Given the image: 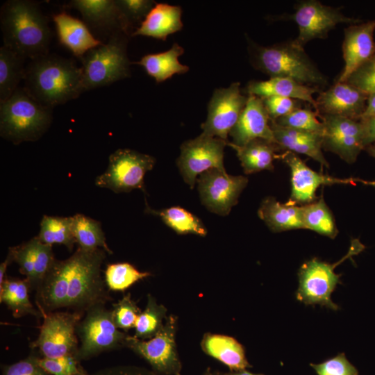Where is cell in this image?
<instances>
[{
	"mask_svg": "<svg viewBox=\"0 0 375 375\" xmlns=\"http://www.w3.org/2000/svg\"><path fill=\"white\" fill-rule=\"evenodd\" d=\"M53 20L60 44L80 59L90 49L103 43L92 35L83 21L65 11L53 15Z\"/></svg>",
	"mask_w": 375,
	"mask_h": 375,
	"instance_id": "cell-24",
	"label": "cell"
},
{
	"mask_svg": "<svg viewBox=\"0 0 375 375\" xmlns=\"http://www.w3.org/2000/svg\"><path fill=\"white\" fill-rule=\"evenodd\" d=\"M180 6L156 3L131 36L142 35L165 40L170 34L183 28Z\"/></svg>",
	"mask_w": 375,
	"mask_h": 375,
	"instance_id": "cell-26",
	"label": "cell"
},
{
	"mask_svg": "<svg viewBox=\"0 0 375 375\" xmlns=\"http://www.w3.org/2000/svg\"><path fill=\"white\" fill-rule=\"evenodd\" d=\"M365 150L368 154L375 158V144H370L365 147Z\"/></svg>",
	"mask_w": 375,
	"mask_h": 375,
	"instance_id": "cell-54",
	"label": "cell"
},
{
	"mask_svg": "<svg viewBox=\"0 0 375 375\" xmlns=\"http://www.w3.org/2000/svg\"><path fill=\"white\" fill-rule=\"evenodd\" d=\"M202 204L210 212L226 216L238 203V198L248 183L243 176H231L226 170L213 168L197 179Z\"/></svg>",
	"mask_w": 375,
	"mask_h": 375,
	"instance_id": "cell-15",
	"label": "cell"
},
{
	"mask_svg": "<svg viewBox=\"0 0 375 375\" xmlns=\"http://www.w3.org/2000/svg\"><path fill=\"white\" fill-rule=\"evenodd\" d=\"M270 127L276 142L283 151L306 155L321 165L329 167L322 153L323 135L285 127L273 120H270Z\"/></svg>",
	"mask_w": 375,
	"mask_h": 375,
	"instance_id": "cell-23",
	"label": "cell"
},
{
	"mask_svg": "<svg viewBox=\"0 0 375 375\" xmlns=\"http://www.w3.org/2000/svg\"><path fill=\"white\" fill-rule=\"evenodd\" d=\"M282 159L289 167L291 172V194L288 203L306 205L317 199L316 192L321 185L334 184L357 183L375 188V181H365L358 178H337L315 172L310 168L296 153L284 151L281 153Z\"/></svg>",
	"mask_w": 375,
	"mask_h": 375,
	"instance_id": "cell-16",
	"label": "cell"
},
{
	"mask_svg": "<svg viewBox=\"0 0 375 375\" xmlns=\"http://www.w3.org/2000/svg\"><path fill=\"white\" fill-rule=\"evenodd\" d=\"M301 206L304 228L332 239L336 237L338 230L335 219L323 196L310 203Z\"/></svg>",
	"mask_w": 375,
	"mask_h": 375,
	"instance_id": "cell-33",
	"label": "cell"
},
{
	"mask_svg": "<svg viewBox=\"0 0 375 375\" xmlns=\"http://www.w3.org/2000/svg\"><path fill=\"white\" fill-rule=\"evenodd\" d=\"M270 120L276 121L299 108V101L285 97L272 96L262 98Z\"/></svg>",
	"mask_w": 375,
	"mask_h": 375,
	"instance_id": "cell-47",
	"label": "cell"
},
{
	"mask_svg": "<svg viewBox=\"0 0 375 375\" xmlns=\"http://www.w3.org/2000/svg\"><path fill=\"white\" fill-rule=\"evenodd\" d=\"M12 253L8 251L5 260L0 265V285L3 283L6 278V272L8 267L13 262Z\"/></svg>",
	"mask_w": 375,
	"mask_h": 375,
	"instance_id": "cell-52",
	"label": "cell"
},
{
	"mask_svg": "<svg viewBox=\"0 0 375 375\" xmlns=\"http://www.w3.org/2000/svg\"><path fill=\"white\" fill-rule=\"evenodd\" d=\"M72 221L73 234L78 248L83 250L102 249L109 254L112 253L99 222L82 214L72 216Z\"/></svg>",
	"mask_w": 375,
	"mask_h": 375,
	"instance_id": "cell-34",
	"label": "cell"
},
{
	"mask_svg": "<svg viewBox=\"0 0 375 375\" xmlns=\"http://www.w3.org/2000/svg\"><path fill=\"white\" fill-rule=\"evenodd\" d=\"M40 312L42 323L37 339L30 343L32 351L44 358L76 356L79 346L76 327L83 315L74 311Z\"/></svg>",
	"mask_w": 375,
	"mask_h": 375,
	"instance_id": "cell-9",
	"label": "cell"
},
{
	"mask_svg": "<svg viewBox=\"0 0 375 375\" xmlns=\"http://www.w3.org/2000/svg\"><path fill=\"white\" fill-rule=\"evenodd\" d=\"M146 211L159 216L167 226L178 234H194L201 237L207 234V230L200 219L181 207L174 206L161 210L147 207Z\"/></svg>",
	"mask_w": 375,
	"mask_h": 375,
	"instance_id": "cell-35",
	"label": "cell"
},
{
	"mask_svg": "<svg viewBox=\"0 0 375 375\" xmlns=\"http://www.w3.org/2000/svg\"><path fill=\"white\" fill-rule=\"evenodd\" d=\"M184 53V49L177 43L169 50L144 56L138 65L142 66L149 76L157 83L165 81L176 74H185L189 67L179 62L178 58Z\"/></svg>",
	"mask_w": 375,
	"mask_h": 375,
	"instance_id": "cell-30",
	"label": "cell"
},
{
	"mask_svg": "<svg viewBox=\"0 0 375 375\" xmlns=\"http://www.w3.org/2000/svg\"><path fill=\"white\" fill-rule=\"evenodd\" d=\"M317 375H358L356 368L349 362L344 353L320 364H311Z\"/></svg>",
	"mask_w": 375,
	"mask_h": 375,
	"instance_id": "cell-46",
	"label": "cell"
},
{
	"mask_svg": "<svg viewBox=\"0 0 375 375\" xmlns=\"http://www.w3.org/2000/svg\"><path fill=\"white\" fill-rule=\"evenodd\" d=\"M203 375H214V374L212 372L210 367H208L206 370L204 372Z\"/></svg>",
	"mask_w": 375,
	"mask_h": 375,
	"instance_id": "cell-55",
	"label": "cell"
},
{
	"mask_svg": "<svg viewBox=\"0 0 375 375\" xmlns=\"http://www.w3.org/2000/svg\"><path fill=\"white\" fill-rule=\"evenodd\" d=\"M214 375H264L260 374H253L250 372L247 371L246 369L238 370V371H231L229 372H217L214 373Z\"/></svg>",
	"mask_w": 375,
	"mask_h": 375,
	"instance_id": "cell-53",
	"label": "cell"
},
{
	"mask_svg": "<svg viewBox=\"0 0 375 375\" xmlns=\"http://www.w3.org/2000/svg\"><path fill=\"white\" fill-rule=\"evenodd\" d=\"M52 109L33 99L23 88H18L0 103L1 136L14 144L40 139L52 121Z\"/></svg>",
	"mask_w": 375,
	"mask_h": 375,
	"instance_id": "cell-5",
	"label": "cell"
},
{
	"mask_svg": "<svg viewBox=\"0 0 375 375\" xmlns=\"http://www.w3.org/2000/svg\"><path fill=\"white\" fill-rule=\"evenodd\" d=\"M375 117V92L368 95L365 109L360 120Z\"/></svg>",
	"mask_w": 375,
	"mask_h": 375,
	"instance_id": "cell-51",
	"label": "cell"
},
{
	"mask_svg": "<svg viewBox=\"0 0 375 375\" xmlns=\"http://www.w3.org/2000/svg\"><path fill=\"white\" fill-rule=\"evenodd\" d=\"M127 35H112L102 44L90 49L81 58L83 91L108 86L130 76Z\"/></svg>",
	"mask_w": 375,
	"mask_h": 375,
	"instance_id": "cell-6",
	"label": "cell"
},
{
	"mask_svg": "<svg viewBox=\"0 0 375 375\" xmlns=\"http://www.w3.org/2000/svg\"><path fill=\"white\" fill-rule=\"evenodd\" d=\"M24 59L3 45L0 47V103L8 100L24 80Z\"/></svg>",
	"mask_w": 375,
	"mask_h": 375,
	"instance_id": "cell-32",
	"label": "cell"
},
{
	"mask_svg": "<svg viewBox=\"0 0 375 375\" xmlns=\"http://www.w3.org/2000/svg\"><path fill=\"white\" fill-rule=\"evenodd\" d=\"M203 352L226 365L231 371L250 367L243 346L233 337L206 333L201 342Z\"/></svg>",
	"mask_w": 375,
	"mask_h": 375,
	"instance_id": "cell-28",
	"label": "cell"
},
{
	"mask_svg": "<svg viewBox=\"0 0 375 375\" xmlns=\"http://www.w3.org/2000/svg\"><path fill=\"white\" fill-rule=\"evenodd\" d=\"M36 361L49 375H74L83 369L74 356L50 358L37 355Z\"/></svg>",
	"mask_w": 375,
	"mask_h": 375,
	"instance_id": "cell-42",
	"label": "cell"
},
{
	"mask_svg": "<svg viewBox=\"0 0 375 375\" xmlns=\"http://www.w3.org/2000/svg\"><path fill=\"white\" fill-rule=\"evenodd\" d=\"M229 135L231 142L239 147L257 138L276 142L262 98L248 95L246 106Z\"/></svg>",
	"mask_w": 375,
	"mask_h": 375,
	"instance_id": "cell-21",
	"label": "cell"
},
{
	"mask_svg": "<svg viewBox=\"0 0 375 375\" xmlns=\"http://www.w3.org/2000/svg\"><path fill=\"white\" fill-rule=\"evenodd\" d=\"M29 291L30 285L26 278L6 276L0 285V303L12 311L14 317L30 315L39 318L42 317L41 312L31 303Z\"/></svg>",
	"mask_w": 375,
	"mask_h": 375,
	"instance_id": "cell-31",
	"label": "cell"
},
{
	"mask_svg": "<svg viewBox=\"0 0 375 375\" xmlns=\"http://www.w3.org/2000/svg\"><path fill=\"white\" fill-rule=\"evenodd\" d=\"M82 68L71 59L46 54L26 68L23 88L40 104L53 108L83 92Z\"/></svg>",
	"mask_w": 375,
	"mask_h": 375,
	"instance_id": "cell-1",
	"label": "cell"
},
{
	"mask_svg": "<svg viewBox=\"0 0 375 375\" xmlns=\"http://www.w3.org/2000/svg\"><path fill=\"white\" fill-rule=\"evenodd\" d=\"M176 329L177 317L169 315L156 336L142 340L129 335L126 347L145 360L156 374L181 375L182 364L176 349Z\"/></svg>",
	"mask_w": 375,
	"mask_h": 375,
	"instance_id": "cell-11",
	"label": "cell"
},
{
	"mask_svg": "<svg viewBox=\"0 0 375 375\" xmlns=\"http://www.w3.org/2000/svg\"><path fill=\"white\" fill-rule=\"evenodd\" d=\"M74 375H88V374L84 369H83L81 372L75 374Z\"/></svg>",
	"mask_w": 375,
	"mask_h": 375,
	"instance_id": "cell-56",
	"label": "cell"
},
{
	"mask_svg": "<svg viewBox=\"0 0 375 375\" xmlns=\"http://www.w3.org/2000/svg\"><path fill=\"white\" fill-rule=\"evenodd\" d=\"M287 19L297 24L299 34L294 40L302 47L312 40L326 38L339 24L362 22L360 19L344 15L340 8L326 6L317 0L299 1L295 4L294 12L288 15Z\"/></svg>",
	"mask_w": 375,
	"mask_h": 375,
	"instance_id": "cell-12",
	"label": "cell"
},
{
	"mask_svg": "<svg viewBox=\"0 0 375 375\" xmlns=\"http://www.w3.org/2000/svg\"><path fill=\"white\" fill-rule=\"evenodd\" d=\"M76 333L79 343L76 358L79 362L103 352L126 347L129 336L117 328L111 309H107L105 304L88 309L77 323Z\"/></svg>",
	"mask_w": 375,
	"mask_h": 375,
	"instance_id": "cell-7",
	"label": "cell"
},
{
	"mask_svg": "<svg viewBox=\"0 0 375 375\" xmlns=\"http://www.w3.org/2000/svg\"><path fill=\"white\" fill-rule=\"evenodd\" d=\"M106 253L102 249L83 250L78 248L71 256L72 266L65 308L84 315L92 307L112 300L101 274Z\"/></svg>",
	"mask_w": 375,
	"mask_h": 375,
	"instance_id": "cell-4",
	"label": "cell"
},
{
	"mask_svg": "<svg viewBox=\"0 0 375 375\" xmlns=\"http://www.w3.org/2000/svg\"><path fill=\"white\" fill-rule=\"evenodd\" d=\"M317 92H320V90L317 88L285 77H272L267 81H251L247 86L248 95L260 98L272 96L290 98L307 102L315 110L317 103L313 94Z\"/></svg>",
	"mask_w": 375,
	"mask_h": 375,
	"instance_id": "cell-25",
	"label": "cell"
},
{
	"mask_svg": "<svg viewBox=\"0 0 375 375\" xmlns=\"http://www.w3.org/2000/svg\"><path fill=\"white\" fill-rule=\"evenodd\" d=\"M365 247L353 240L348 253L338 262L330 264L317 258L304 262L299 271L297 299L306 305H320L336 310L338 306L331 300V294L340 283V274L334 269L346 259L358 254Z\"/></svg>",
	"mask_w": 375,
	"mask_h": 375,
	"instance_id": "cell-8",
	"label": "cell"
},
{
	"mask_svg": "<svg viewBox=\"0 0 375 375\" xmlns=\"http://www.w3.org/2000/svg\"><path fill=\"white\" fill-rule=\"evenodd\" d=\"M226 145L235 151L246 174L256 173L263 170L272 171L273 162L281 157L283 151L280 146L274 142L257 138L246 144L239 147L228 141Z\"/></svg>",
	"mask_w": 375,
	"mask_h": 375,
	"instance_id": "cell-27",
	"label": "cell"
},
{
	"mask_svg": "<svg viewBox=\"0 0 375 375\" xmlns=\"http://www.w3.org/2000/svg\"><path fill=\"white\" fill-rule=\"evenodd\" d=\"M347 83L367 94L375 92V55L353 72Z\"/></svg>",
	"mask_w": 375,
	"mask_h": 375,
	"instance_id": "cell-44",
	"label": "cell"
},
{
	"mask_svg": "<svg viewBox=\"0 0 375 375\" xmlns=\"http://www.w3.org/2000/svg\"><path fill=\"white\" fill-rule=\"evenodd\" d=\"M67 6L78 10L86 25L108 34L117 33L132 35V26L126 19L115 0H72Z\"/></svg>",
	"mask_w": 375,
	"mask_h": 375,
	"instance_id": "cell-19",
	"label": "cell"
},
{
	"mask_svg": "<svg viewBox=\"0 0 375 375\" xmlns=\"http://www.w3.org/2000/svg\"><path fill=\"white\" fill-rule=\"evenodd\" d=\"M228 141L199 135L184 142L176 163L184 181L193 188L197 176L213 168L225 170L224 149Z\"/></svg>",
	"mask_w": 375,
	"mask_h": 375,
	"instance_id": "cell-13",
	"label": "cell"
},
{
	"mask_svg": "<svg viewBox=\"0 0 375 375\" xmlns=\"http://www.w3.org/2000/svg\"><path fill=\"white\" fill-rule=\"evenodd\" d=\"M152 276L149 272H140L128 262L112 263L107 265L104 281L108 290L124 291L136 282Z\"/></svg>",
	"mask_w": 375,
	"mask_h": 375,
	"instance_id": "cell-38",
	"label": "cell"
},
{
	"mask_svg": "<svg viewBox=\"0 0 375 375\" xmlns=\"http://www.w3.org/2000/svg\"><path fill=\"white\" fill-rule=\"evenodd\" d=\"M36 353L32 351L26 358L2 366L1 375H49L36 361Z\"/></svg>",
	"mask_w": 375,
	"mask_h": 375,
	"instance_id": "cell-48",
	"label": "cell"
},
{
	"mask_svg": "<svg viewBox=\"0 0 375 375\" xmlns=\"http://www.w3.org/2000/svg\"><path fill=\"white\" fill-rule=\"evenodd\" d=\"M324 124L322 148L338 155L348 164H353L364 146V131L360 120L321 115Z\"/></svg>",
	"mask_w": 375,
	"mask_h": 375,
	"instance_id": "cell-17",
	"label": "cell"
},
{
	"mask_svg": "<svg viewBox=\"0 0 375 375\" xmlns=\"http://www.w3.org/2000/svg\"><path fill=\"white\" fill-rule=\"evenodd\" d=\"M0 24L3 46L31 60L49 53L51 31L37 2L7 1L1 8Z\"/></svg>",
	"mask_w": 375,
	"mask_h": 375,
	"instance_id": "cell-2",
	"label": "cell"
},
{
	"mask_svg": "<svg viewBox=\"0 0 375 375\" xmlns=\"http://www.w3.org/2000/svg\"><path fill=\"white\" fill-rule=\"evenodd\" d=\"M34 258L33 290H37L56 261L52 246L42 242L37 237L31 240Z\"/></svg>",
	"mask_w": 375,
	"mask_h": 375,
	"instance_id": "cell-41",
	"label": "cell"
},
{
	"mask_svg": "<svg viewBox=\"0 0 375 375\" xmlns=\"http://www.w3.org/2000/svg\"><path fill=\"white\" fill-rule=\"evenodd\" d=\"M248 96L242 95L240 83L216 89L208 103L206 120L201 124V135L228 141V135L244 110Z\"/></svg>",
	"mask_w": 375,
	"mask_h": 375,
	"instance_id": "cell-14",
	"label": "cell"
},
{
	"mask_svg": "<svg viewBox=\"0 0 375 375\" xmlns=\"http://www.w3.org/2000/svg\"><path fill=\"white\" fill-rule=\"evenodd\" d=\"M42 242L65 246L72 251L76 242L72 231V217H61L44 215L40 222V230L36 236Z\"/></svg>",
	"mask_w": 375,
	"mask_h": 375,
	"instance_id": "cell-37",
	"label": "cell"
},
{
	"mask_svg": "<svg viewBox=\"0 0 375 375\" xmlns=\"http://www.w3.org/2000/svg\"><path fill=\"white\" fill-rule=\"evenodd\" d=\"M317 116H319L317 112L311 109L299 108L275 122L285 127L323 135L324 124L317 119Z\"/></svg>",
	"mask_w": 375,
	"mask_h": 375,
	"instance_id": "cell-39",
	"label": "cell"
},
{
	"mask_svg": "<svg viewBox=\"0 0 375 375\" xmlns=\"http://www.w3.org/2000/svg\"><path fill=\"white\" fill-rule=\"evenodd\" d=\"M156 159L148 154L130 149H118L109 156L108 166L97 176L95 184L115 193L135 189L144 192V177L153 169Z\"/></svg>",
	"mask_w": 375,
	"mask_h": 375,
	"instance_id": "cell-10",
	"label": "cell"
},
{
	"mask_svg": "<svg viewBox=\"0 0 375 375\" xmlns=\"http://www.w3.org/2000/svg\"><path fill=\"white\" fill-rule=\"evenodd\" d=\"M375 19L348 26L344 30V68L336 82H346L350 75L375 55Z\"/></svg>",
	"mask_w": 375,
	"mask_h": 375,
	"instance_id": "cell-20",
	"label": "cell"
},
{
	"mask_svg": "<svg viewBox=\"0 0 375 375\" xmlns=\"http://www.w3.org/2000/svg\"><path fill=\"white\" fill-rule=\"evenodd\" d=\"M112 318L117 328L128 331L134 328L141 310L130 293L124 294L111 309Z\"/></svg>",
	"mask_w": 375,
	"mask_h": 375,
	"instance_id": "cell-40",
	"label": "cell"
},
{
	"mask_svg": "<svg viewBox=\"0 0 375 375\" xmlns=\"http://www.w3.org/2000/svg\"><path fill=\"white\" fill-rule=\"evenodd\" d=\"M72 266V256L63 260H56L36 290L35 303L39 310L49 312L65 308Z\"/></svg>",
	"mask_w": 375,
	"mask_h": 375,
	"instance_id": "cell-22",
	"label": "cell"
},
{
	"mask_svg": "<svg viewBox=\"0 0 375 375\" xmlns=\"http://www.w3.org/2000/svg\"><path fill=\"white\" fill-rule=\"evenodd\" d=\"M364 131V146H367L375 142V117L367 119L360 120Z\"/></svg>",
	"mask_w": 375,
	"mask_h": 375,
	"instance_id": "cell-50",
	"label": "cell"
},
{
	"mask_svg": "<svg viewBox=\"0 0 375 375\" xmlns=\"http://www.w3.org/2000/svg\"><path fill=\"white\" fill-rule=\"evenodd\" d=\"M92 375H157L153 371L135 365H118L106 367Z\"/></svg>",
	"mask_w": 375,
	"mask_h": 375,
	"instance_id": "cell-49",
	"label": "cell"
},
{
	"mask_svg": "<svg viewBox=\"0 0 375 375\" xmlns=\"http://www.w3.org/2000/svg\"><path fill=\"white\" fill-rule=\"evenodd\" d=\"M8 251L12 253L14 262L18 264L20 273L26 276L31 290H33L34 258L31 240L10 247Z\"/></svg>",
	"mask_w": 375,
	"mask_h": 375,
	"instance_id": "cell-43",
	"label": "cell"
},
{
	"mask_svg": "<svg viewBox=\"0 0 375 375\" xmlns=\"http://www.w3.org/2000/svg\"><path fill=\"white\" fill-rule=\"evenodd\" d=\"M167 310L159 304L151 294H147V302L139 315L134 329V338L147 340L156 336L162 328L167 319Z\"/></svg>",
	"mask_w": 375,
	"mask_h": 375,
	"instance_id": "cell-36",
	"label": "cell"
},
{
	"mask_svg": "<svg viewBox=\"0 0 375 375\" xmlns=\"http://www.w3.org/2000/svg\"><path fill=\"white\" fill-rule=\"evenodd\" d=\"M249 49L251 65L270 78H290L318 89L328 83V78L294 40L267 47L251 43Z\"/></svg>",
	"mask_w": 375,
	"mask_h": 375,
	"instance_id": "cell-3",
	"label": "cell"
},
{
	"mask_svg": "<svg viewBox=\"0 0 375 375\" xmlns=\"http://www.w3.org/2000/svg\"><path fill=\"white\" fill-rule=\"evenodd\" d=\"M115 2L131 26L135 22L142 23L156 3L151 0H115Z\"/></svg>",
	"mask_w": 375,
	"mask_h": 375,
	"instance_id": "cell-45",
	"label": "cell"
},
{
	"mask_svg": "<svg viewBox=\"0 0 375 375\" xmlns=\"http://www.w3.org/2000/svg\"><path fill=\"white\" fill-rule=\"evenodd\" d=\"M368 95L347 82H335L326 90L319 92L315 99L316 112L319 117L332 115L360 120Z\"/></svg>",
	"mask_w": 375,
	"mask_h": 375,
	"instance_id": "cell-18",
	"label": "cell"
},
{
	"mask_svg": "<svg viewBox=\"0 0 375 375\" xmlns=\"http://www.w3.org/2000/svg\"><path fill=\"white\" fill-rule=\"evenodd\" d=\"M258 217L274 233L304 228L301 206L282 203L274 197L262 200L258 210Z\"/></svg>",
	"mask_w": 375,
	"mask_h": 375,
	"instance_id": "cell-29",
	"label": "cell"
}]
</instances>
